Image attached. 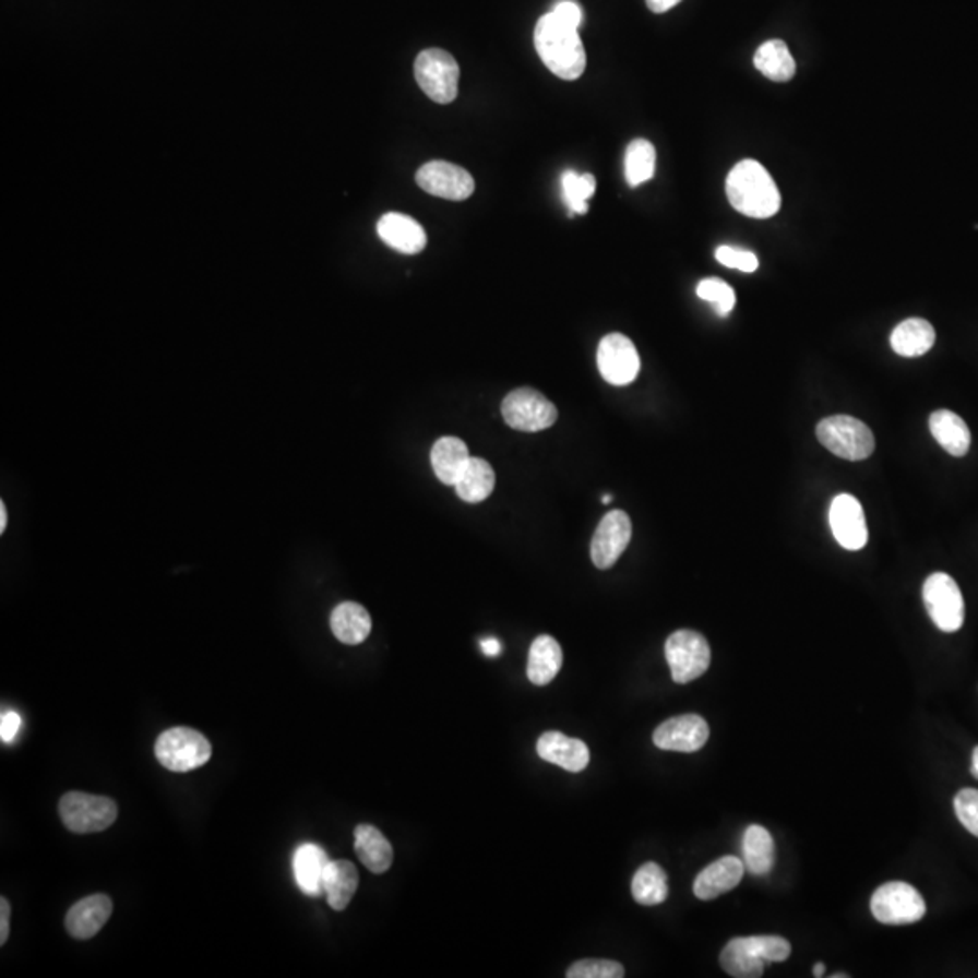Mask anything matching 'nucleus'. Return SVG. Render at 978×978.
Wrapping results in <instances>:
<instances>
[{"instance_id": "nucleus-1", "label": "nucleus", "mask_w": 978, "mask_h": 978, "mask_svg": "<svg viewBox=\"0 0 978 978\" xmlns=\"http://www.w3.org/2000/svg\"><path fill=\"white\" fill-rule=\"evenodd\" d=\"M725 191L730 205L749 218H772L782 207L776 181L760 162L743 160L734 165Z\"/></svg>"}, {"instance_id": "nucleus-2", "label": "nucleus", "mask_w": 978, "mask_h": 978, "mask_svg": "<svg viewBox=\"0 0 978 978\" xmlns=\"http://www.w3.org/2000/svg\"><path fill=\"white\" fill-rule=\"evenodd\" d=\"M535 48L546 68L562 81H576L585 71L587 59L579 29L560 22L553 13L537 22Z\"/></svg>"}, {"instance_id": "nucleus-3", "label": "nucleus", "mask_w": 978, "mask_h": 978, "mask_svg": "<svg viewBox=\"0 0 978 978\" xmlns=\"http://www.w3.org/2000/svg\"><path fill=\"white\" fill-rule=\"evenodd\" d=\"M815 433L828 452L846 461H864L875 450L872 430L850 415L826 417L819 422Z\"/></svg>"}, {"instance_id": "nucleus-4", "label": "nucleus", "mask_w": 978, "mask_h": 978, "mask_svg": "<svg viewBox=\"0 0 978 978\" xmlns=\"http://www.w3.org/2000/svg\"><path fill=\"white\" fill-rule=\"evenodd\" d=\"M156 760L170 772H191L205 765L213 755V744L202 732L189 727L165 730L155 744Z\"/></svg>"}, {"instance_id": "nucleus-5", "label": "nucleus", "mask_w": 978, "mask_h": 978, "mask_svg": "<svg viewBox=\"0 0 978 978\" xmlns=\"http://www.w3.org/2000/svg\"><path fill=\"white\" fill-rule=\"evenodd\" d=\"M415 81L425 95L437 104H450L458 95L457 60L444 49H425L420 51L414 65Z\"/></svg>"}, {"instance_id": "nucleus-6", "label": "nucleus", "mask_w": 978, "mask_h": 978, "mask_svg": "<svg viewBox=\"0 0 978 978\" xmlns=\"http://www.w3.org/2000/svg\"><path fill=\"white\" fill-rule=\"evenodd\" d=\"M59 812L65 828L75 834L104 832L118 818V807L112 799L84 792L64 794Z\"/></svg>"}, {"instance_id": "nucleus-7", "label": "nucleus", "mask_w": 978, "mask_h": 978, "mask_svg": "<svg viewBox=\"0 0 978 978\" xmlns=\"http://www.w3.org/2000/svg\"><path fill=\"white\" fill-rule=\"evenodd\" d=\"M665 658L676 683H689L705 675L711 665V647L703 634L681 629L665 644Z\"/></svg>"}, {"instance_id": "nucleus-8", "label": "nucleus", "mask_w": 978, "mask_h": 978, "mask_svg": "<svg viewBox=\"0 0 978 978\" xmlns=\"http://www.w3.org/2000/svg\"><path fill=\"white\" fill-rule=\"evenodd\" d=\"M502 417L513 430L537 433L559 419V409L535 389H516L502 401Z\"/></svg>"}, {"instance_id": "nucleus-9", "label": "nucleus", "mask_w": 978, "mask_h": 978, "mask_svg": "<svg viewBox=\"0 0 978 978\" xmlns=\"http://www.w3.org/2000/svg\"><path fill=\"white\" fill-rule=\"evenodd\" d=\"M872 914L881 925L904 926L919 922L926 915V903L911 884L886 883L878 888L870 903Z\"/></svg>"}, {"instance_id": "nucleus-10", "label": "nucleus", "mask_w": 978, "mask_h": 978, "mask_svg": "<svg viewBox=\"0 0 978 978\" xmlns=\"http://www.w3.org/2000/svg\"><path fill=\"white\" fill-rule=\"evenodd\" d=\"M926 611L944 633H957L964 623V598L957 582L946 573H933L922 587Z\"/></svg>"}, {"instance_id": "nucleus-11", "label": "nucleus", "mask_w": 978, "mask_h": 978, "mask_svg": "<svg viewBox=\"0 0 978 978\" xmlns=\"http://www.w3.org/2000/svg\"><path fill=\"white\" fill-rule=\"evenodd\" d=\"M598 370L612 386H628L639 378L640 356L633 341L623 334H609L598 346Z\"/></svg>"}, {"instance_id": "nucleus-12", "label": "nucleus", "mask_w": 978, "mask_h": 978, "mask_svg": "<svg viewBox=\"0 0 978 978\" xmlns=\"http://www.w3.org/2000/svg\"><path fill=\"white\" fill-rule=\"evenodd\" d=\"M417 186L431 196L444 198L452 202L468 200L475 191L474 176L468 170L450 162H430L417 170Z\"/></svg>"}, {"instance_id": "nucleus-13", "label": "nucleus", "mask_w": 978, "mask_h": 978, "mask_svg": "<svg viewBox=\"0 0 978 978\" xmlns=\"http://www.w3.org/2000/svg\"><path fill=\"white\" fill-rule=\"evenodd\" d=\"M633 537V524L625 511H609L596 527L591 542V559L598 570L617 564Z\"/></svg>"}, {"instance_id": "nucleus-14", "label": "nucleus", "mask_w": 978, "mask_h": 978, "mask_svg": "<svg viewBox=\"0 0 978 978\" xmlns=\"http://www.w3.org/2000/svg\"><path fill=\"white\" fill-rule=\"evenodd\" d=\"M830 527L840 548L861 551L868 544L864 511L854 494H837L830 504Z\"/></svg>"}, {"instance_id": "nucleus-15", "label": "nucleus", "mask_w": 978, "mask_h": 978, "mask_svg": "<svg viewBox=\"0 0 978 978\" xmlns=\"http://www.w3.org/2000/svg\"><path fill=\"white\" fill-rule=\"evenodd\" d=\"M708 725L697 714H683L676 718L667 719L654 730L653 741L658 749L670 752H697L707 743Z\"/></svg>"}, {"instance_id": "nucleus-16", "label": "nucleus", "mask_w": 978, "mask_h": 978, "mask_svg": "<svg viewBox=\"0 0 978 978\" xmlns=\"http://www.w3.org/2000/svg\"><path fill=\"white\" fill-rule=\"evenodd\" d=\"M112 914V901L107 895L96 894L81 898L65 915V930L73 939L87 941L106 926Z\"/></svg>"}, {"instance_id": "nucleus-17", "label": "nucleus", "mask_w": 978, "mask_h": 978, "mask_svg": "<svg viewBox=\"0 0 978 978\" xmlns=\"http://www.w3.org/2000/svg\"><path fill=\"white\" fill-rule=\"evenodd\" d=\"M537 752L544 761L568 772H582L591 761L589 749L582 739L568 738L565 734L546 732L538 738Z\"/></svg>"}, {"instance_id": "nucleus-18", "label": "nucleus", "mask_w": 978, "mask_h": 978, "mask_svg": "<svg viewBox=\"0 0 978 978\" xmlns=\"http://www.w3.org/2000/svg\"><path fill=\"white\" fill-rule=\"evenodd\" d=\"M744 862L736 856H725L703 868L694 881V895L700 901H714L736 888L744 875Z\"/></svg>"}, {"instance_id": "nucleus-19", "label": "nucleus", "mask_w": 978, "mask_h": 978, "mask_svg": "<svg viewBox=\"0 0 978 978\" xmlns=\"http://www.w3.org/2000/svg\"><path fill=\"white\" fill-rule=\"evenodd\" d=\"M378 235L390 249L403 254H419L428 241L425 229L414 218L399 213L384 214L379 219Z\"/></svg>"}, {"instance_id": "nucleus-20", "label": "nucleus", "mask_w": 978, "mask_h": 978, "mask_svg": "<svg viewBox=\"0 0 978 978\" xmlns=\"http://www.w3.org/2000/svg\"><path fill=\"white\" fill-rule=\"evenodd\" d=\"M329 862V857L321 846L314 845V843H305L299 846L294 854V878L303 894L310 895V897L325 894L323 883H325Z\"/></svg>"}, {"instance_id": "nucleus-21", "label": "nucleus", "mask_w": 978, "mask_h": 978, "mask_svg": "<svg viewBox=\"0 0 978 978\" xmlns=\"http://www.w3.org/2000/svg\"><path fill=\"white\" fill-rule=\"evenodd\" d=\"M469 452L466 442L457 437H442L431 448V466L437 479L446 486H455L468 468Z\"/></svg>"}, {"instance_id": "nucleus-22", "label": "nucleus", "mask_w": 978, "mask_h": 978, "mask_svg": "<svg viewBox=\"0 0 978 978\" xmlns=\"http://www.w3.org/2000/svg\"><path fill=\"white\" fill-rule=\"evenodd\" d=\"M562 661H564V654H562L559 642L549 634H542L529 647L527 678L533 685H548L562 669Z\"/></svg>"}, {"instance_id": "nucleus-23", "label": "nucleus", "mask_w": 978, "mask_h": 978, "mask_svg": "<svg viewBox=\"0 0 978 978\" xmlns=\"http://www.w3.org/2000/svg\"><path fill=\"white\" fill-rule=\"evenodd\" d=\"M354 848L362 864L372 873L389 872L394 862V848L372 824H359L354 832Z\"/></svg>"}, {"instance_id": "nucleus-24", "label": "nucleus", "mask_w": 978, "mask_h": 978, "mask_svg": "<svg viewBox=\"0 0 978 978\" xmlns=\"http://www.w3.org/2000/svg\"><path fill=\"white\" fill-rule=\"evenodd\" d=\"M931 436L953 457H964L971 446V431L963 417L950 409H937L930 415Z\"/></svg>"}, {"instance_id": "nucleus-25", "label": "nucleus", "mask_w": 978, "mask_h": 978, "mask_svg": "<svg viewBox=\"0 0 978 978\" xmlns=\"http://www.w3.org/2000/svg\"><path fill=\"white\" fill-rule=\"evenodd\" d=\"M330 628L341 644H362L372 631V618L367 609L356 601H345L332 611Z\"/></svg>"}, {"instance_id": "nucleus-26", "label": "nucleus", "mask_w": 978, "mask_h": 978, "mask_svg": "<svg viewBox=\"0 0 978 978\" xmlns=\"http://www.w3.org/2000/svg\"><path fill=\"white\" fill-rule=\"evenodd\" d=\"M890 343L897 356H925L935 345V330L928 321L911 318L895 326Z\"/></svg>"}, {"instance_id": "nucleus-27", "label": "nucleus", "mask_w": 978, "mask_h": 978, "mask_svg": "<svg viewBox=\"0 0 978 978\" xmlns=\"http://www.w3.org/2000/svg\"><path fill=\"white\" fill-rule=\"evenodd\" d=\"M744 868L755 878L772 872L776 862V845L771 832L760 824H752L743 835Z\"/></svg>"}, {"instance_id": "nucleus-28", "label": "nucleus", "mask_w": 978, "mask_h": 978, "mask_svg": "<svg viewBox=\"0 0 978 978\" xmlns=\"http://www.w3.org/2000/svg\"><path fill=\"white\" fill-rule=\"evenodd\" d=\"M754 65L755 70L763 73L766 79H771L772 82L792 81L798 71L790 49L779 38H772V40L761 44L754 55Z\"/></svg>"}, {"instance_id": "nucleus-29", "label": "nucleus", "mask_w": 978, "mask_h": 978, "mask_svg": "<svg viewBox=\"0 0 978 978\" xmlns=\"http://www.w3.org/2000/svg\"><path fill=\"white\" fill-rule=\"evenodd\" d=\"M357 886H359V873L350 861L329 862L323 888H325L330 908L343 911L356 895Z\"/></svg>"}, {"instance_id": "nucleus-30", "label": "nucleus", "mask_w": 978, "mask_h": 978, "mask_svg": "<svg viewBox=\"0 0 978 978\" xmlns=\"http://www.w3.org/2000/svg\"><path fill=\"white\" fill-rule=\"evenodd\" d=\"M494 472L491 464L485 458H469L468 468L464 469L463 477L455 485L458 499L468 504H479L493 493Z\"/></svg>"}, {"instance_id": "nucleus-31", "label": "nucleus", "mask_w": 978, "mask_h": 978, "mask_svg": "<svg viewBox=\"0 0 978 978\" xmlns=\"http://www.w3.org/2000/svg\"><path fill=\"white\" fill-rule=\"evenodd\" d=\"M631 892L636 903L642 906H656L664 903L669 895V884H667V873L664 868L658 867L656 862H647L634 873L633 883H631Z\"/></svg>"}, {"instance_id": "nucleus-32", "label": "nucleus", "mask_w": 978, "mask_h": 978, "mask_svg": "<svg viewBox=\"0 0 978 978\" xmlns=\"http://www.w3.org/2000/svg\"><path fill=\"white\" fill-rule=\"evenodd\" d=\"M656 170V150L649 140H633L625 151V180L639 187L649 181Z\"/></svg>"}, {"instance_id": "nucleus-33", "label": "nucleus", "mask_w": 978, "mask_h": 978, "mask_svg": "<svg viewBox=\"0 0 978 978\" xmlns=\"http://www.w3.org/2000/svg\"><path fill=\"white\" fill-rule=\"evenodd\" d=\"M719 963L724 966L725 971L734 978H760L763 977L766 968L765 961L754 957L743 946L741 939H732L724 947Z\"/></svg>"}, {"instance_id": "nucleus-34", "label": "nucleus", "mask_w": 978, "mask_h": 978, "mask_svg": "<svg viewBox=\"0 0 978 978\" xmlns=\"http://www.w3.org/2000/svg\"><path fill=\"white\" fill-rule=\"evenodd\" d=\"M596 191L595 176L585 172L579 175L576 170H565L562 175V194L564 202L570 207V218L574 214L587 213V200H589Z\"/></svg>"}, {"instance_id": "nucleus-35", "label": "nucleus", "mask_w": 978, "mask_h": 978, "mask_svg": "<svg viewBox=\"0 0 978 978\" xmlns=\"http://www.w3.org/2000/svg\"><path fill=\"white\" fill-rule=\"evenodd\" d=\"M739 939H741L743 946L747 947L754 957L765 961L766 964L785 963V961L790 957V953H792L790 942H788L787 939H783V937L758 935L739 937Z\"/></svg>"}, {"instance_id": "nucleus-36", "label": "nucleus", "mask_w": 978, "mask_h": 978, "mask_svg": "<svg viewBox=\"0 0 978 978\" xmlns=\"http://www.w3.org/2000/svg\"><path fill=\"white\" fill-rule=\"evenodd\" d=\"M696 294L697 298H702L703 301L713 305L721 318L729 315L734 307H736L734 288L730 287L729 283H725L724 279H718V277H708V279L700 282Z\"/></svg>"}, {"instance_id": "nucleus-37", "label": "nucleus", "mask_w": 978, "mask_h": 978, "mask_svg": "<svg viewBox=\"0 0 978 978\" xmlns=\"http://www.w3.org/2000/svg\"><path fill=\"white\" fill-rule=\"evenodd\" d=\"M568 978H622L623 966L607 958H585L568 969Z\"/></svg>"}, {"instance_id": "nucleus-38", "label": "nucleus", "mask_w": 978, "mask_h": 978, "mask_svg": "<svg viewBox=\"0 0 978 978\" xmlns=\"http://www.w3.org/2000/svg\"><path fill=\"white\" fill-rule=\"evenodd\" d=\"M955 812L964 828L978 837V790L964 788L955 796Z\"/></svg>"}, {"instance_id": "nucleus-39", "label": "nucleus", "mask_w": 978, "mask_h": 978, "mask_svg": "<svg viewBox=\"0 0 978 978\" xmlns=\"http://www.w3.org/2000/svg\"><path fill=\"white\" fill-rule=\"evenodd\" d=\"M716 260H718L721 265L741 272H755L758 271V266H760V261L755 258L754 252L736 249V247H729V244H724V247H719V249L716 250Z\"/></svg>"}, {"instance_id": "nucleus-40", "label": "nucleus", "mask_w": 978, "mask_h": 978, "mask_svg": "<svg viewBox=\"0 0 978 978\" xmlns=\"http://www.w3.org/2000/svg\"><path fill=\"white\" fill-rule=\"evenodd\" d=\"M560 22H564L568 26L574 27V29H579L580 22H582V10H580V5L573 0H560L559 4L554 5L553 11H551Z\"/></svg>"}, {"instance_id": "nucleus-41", "label": "nucleus", "mask_w": 978, "mask_h": 978, "mask_svg": "<svg viewBox=\"0 0 978 978\" xmlns=\"http://www.w3.org/2000/svg\"><path fill=\"white\" fill-rule=\"evenodd\" d=\"M22 718L15 711H8V713H2V718H0V738L4 743H11L13 739H15L16 734L21 730Z\"/></svg>"}, {"instance_id": "nucleus-42", "label": "nucleus", "mask_w": 978, "mask_h": 978, "mask_svg": "<svg viewBox=\"0 0 978 978\" xmlns=\"http://www.w3.org/2000/svg\"><path fill=\"white\" fill-rule=\"evenodd\" d=\"M10 914L11 906L8 898H0V946H4L10 937Z\"/></svg>"}, {"instance_id": "nucleus-43", "label": "nucleus", "mask_w": 978, "mask_h": 978, "mask_svg": "<svg viewBox=\"0 0 978 978\" xmlns=\"http://www.w3.org/2000/svg\"><path fill=\"white\" fill-rule=\"evenodd\" d=\"M480 649L489 658H494V656H499L502 653V644H500L499 640L489 636V639L480 640Z\"/></svg>"}, {"instance_id": "nucleus-44", "label": "nucleus", "mask_w": 978, "mask_h": 978, "mask_svg": "<svg viewBox=\"0 0 978 978\" xmlns=\"http://www.w3.org/2000/svg\"><path fill=\"white\" fill-rule=\"evenodd\" d=\"M645 2L653 13H665L672 10L676 4H680L681 0H645Z\"/></svg>"}, {"instance_id": "nucleus-45", "label": "nucleus", "mask_w": 978, "mask_h": 978, "mask_svg": "<svg viewBox=\"0 0 978 978\" xmlns=\"http://www.w3.org/2000/svg\"><path fill=\"white\" fill-rule=\"evenodd\" d=\"M5 524H8V513H5L4 502H0V532H4Z\"/></svg>"}, {"instance_id": "nucleus-46", "label": "nucleus", "mask_w": 978, "mask_h": 978, "mask_svg": "<svg viewBox=\"0 0 978 978\" xmlns=\"http://www.w3.org/2000/svg\"><path fill=\"white\" fill-rule=\"evenodd\" d=\"M824 971H826V966L823 963H818L814 966V977H824Z\"/></svg>"}, {"instance_id": "nucleus-47", "label": "nucleus", "mask_w": 978, "mask_h": 978, "mask_svg": "<svg viewBox=\"0 0 978 978\" xmlns=\"http://www.w3.org/2000/svg\"><path fill=\"white\" fill-rule=\"evenodd\" d=\"M971 772H974V776L978 779V747L974 750V766H971Z\"/></svg>"}, {"instance_id": "nucleus-48", "label": "nucleus", "mask_w": 978, "mask_h": 978, "mask_svg": "<svg viewBox=\"0 0 978 978\" xmlns=\"http://www.w3.org/2000/svg\"><path fill=\"white\" fill-rule=\"evenodd\" d=\"M601 500H604V504H609V502H611L612 500V497L611 494H606V497H601Z\"/></svg>"}, {"instance_id": "nucleus-49", "label": "nucleus", "mask_w": 978, "mask_h": 978, "mask_svg": "<svg viewBox=\"0 0 978 978\" xmlns=\"http://www.w3.org/2000/svg\"><path fill=\"white\" fill-rule=\"evenodd\" d=\"M846 977H848V975L837 974V975H834V977H832V978H846Z\"/></svg>"}]
</instances>
